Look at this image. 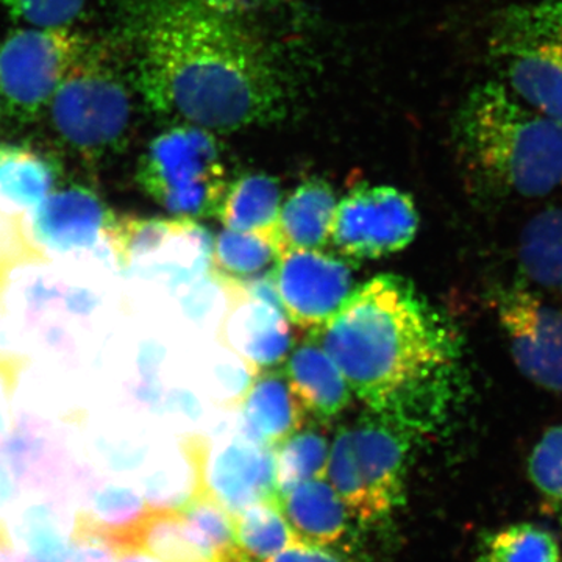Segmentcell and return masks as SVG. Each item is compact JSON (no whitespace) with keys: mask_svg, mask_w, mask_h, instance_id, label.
Returning <instances> with one entry per match:
<instances>
[{"mask_svg":"<svg viewBox=\"0 0 562 562\" xmlns=\"http://www.w3.org/2000/svg\"><path fill=\"white\" fill-rule=\"evenodd\" d=\"M280 201L276 179L265 173H249L227 188L217 216L228 231L260 233L276 238Z\"/></svg>","mask_w":562,"mask_h":562,"instance_id":"603a6c76","label":"cell"},{"mask_svg":"<svg viewBox=\"0 0 562 562\" xmlns=\"http://www.w3.org/2000/svg\"><path fill=\"white\" fill-rule=\"evenodd\" d=\"M76 532V505L49 487H22L5 522L18 562H68Z\"/></svg>","mask_w":562,"mask_h":562,"instance_id":"7c38bea8","label":"cell"},{"mask_svg":"<svg viewBox=\"0 0 562 562\" xmlns=\"http://www.w3.org/2000/svg\"><path fill=\"white\" fill-rule=\"evenodd\" d=\"M239 562H266L299 541L279 502H260L235 516Z\"/></svg>","mask_w":562,"mask_h":562,"instance_id":"484cf974","label":"cell"},{"mask_svg":"<svg viewBox=\"0 0 562 562\" xmlns=\"http://www.w3.org/2000/svg\"><path fill=\"white\" fill-rule=\"evenodd\" d=\"M210 443L188 436L144 471L139 491L151 512L180 513L206 492L205 468Z\"/></svg>","mask_w":562,"mask_h":562,"instance_id":"2e32d148","label":"cell"},{"mask_svg":"<svg viewBox=\"0 0 562 562\" xmlns=\"http://www.w3.org/2000/svg\"><path fill=\"white\" fill-rule=\"evenodd\" d=\"M314 338L372 413L413 435L446 413L460 338L412 281L392 273L368 281Z\"/></svg>","mask_w":562,"mask_h":562,"instance_id":"7a4b0ae2","label":"cell"},{"mask_svg":"<svg viewBox=\"0 0 562 562\" xmlns=\"http://www.w3.org/2000/svg\"><path fill=\"white\" fill-rule=\"evenodd\" d=\"M214 5L220 7L221 10L228 11V13L238 14L244 9H250L255 3H260L261 0H211Z\"/></svg>","mask_w":562,"mask_h":562,"instance_id":"60d3db41","label":"cell"},{"mask_svg":"<svg viewBox=\"0 0 562 562\" xmlns=\"http://www.w3.org/2000/svg\"><path fill=\"white\" fill-rule=\"evenodd\" d=\"M276 238L260 233L224 231L211 251V268L224 284H247L271 276L280 261Z\"/></svg>","mask_w":562,"mask_h":562,"instance_id":"cb8c5ba5","label":"cell"},{"mask_svg":"<svg viewBox=\"0 0 562 562\" xmlns=\"http://www.w3.org/2000/svg\"><path fill=\"white\" fill-rule=\"evenodd\" d=\"M419 228V213L406 192L360 187L336 209L330 239L350 260H376L405 249Z\"/></svg>","mask_w":562,"mask_h":562,"instance_id":"ba28073f","label":"cell"},{"mask_svg":"<svg viewBox=\"0 0 562 562\" xmlns=\"http://www.w3.org/2000/svg\"><path fill=\"white\" fill-rule=\"evenodd\" d=\"M131 546L162 562H224L192 535L181 513L176 512H151Z\"/></svg>","mask_w":562,"mask_h":562,"instance_id":"4316f807","label":"cell"},{"mask_svg":"<svg viewBox=\"0 0 562 562\" xmlns=\"http://www.w3.org/2000/svg\"><path fill=\"white\" fill-rule=\"evenodd\" d=\"M3 116H5V109H3L2 94H0V121H2Z\"/></svg>","mask_w":562,"mask_h":562,"instance_id":"7bdbcfd3","label":"cell"},{"mask_svg":"<svg viewBox=\"0 0 562 562\" xmlns=\"http://www.w3.org/2000/svg\"><path fill=\"white\" fill-rule=\"evenodd\" d=\"M2 294H3V292L0 291V316H2V313H3V308H2V306H3L2 305Z\"/></svg>","mask_w":562,"mask_h":562,"instance_id":"ee69618b","label":"cell"},{"mask_svg":"<svg viewBox=\"0 0 562 562\" xmlns=\"http://www.w3.org/2000/svg\"><path fill=\"white\" fill-rule=\"evenodd\" d=\"M239 406L247 435L269 449H277L306 422L286 375L271 369L254 375L239 397Z\"/></svg>","mask_w":562,"mask_h":562,"instance_id":"d6986e66","label":"cell"},{"mask_svg":"<svg viewBox=\"0 0 562 562\" xmlns=\"http://www.w3.org/2000/svg\"><path fill=\"white\" fill-rule=\"evenodd\" d=\"M190 220L176 221L138 220L114 216L111 213L105 225V238L124 268H131L140 258L160 250L166 243L181 235L191 225Z\"/></svg>","mask_w":562,"mask_h":562,"instance_id":"83f0119b","label":"cell"},{"mask_svg":"<svg viewBox=\"0 0 562 562\" xmlns=\"http://www.w3.org/2000/svg\"><path fill=\"white\" fill-rule=\"evenodd\" d=\"M266 562H349L342 554L325 547L297 541Z\"/></svg>","mask_w":562,"mask_h":562,"instance_id":"74e56055","label":"cell"},{"mask_svg":"<svg viewBox=\"0 0 562 562\" xmlns=\"http://www.w3.org/2000/svg\"><path fill=\"white\" fill-rule=\"evenodd\" d=\"M206 491L233 517L260 502H279L276 449L261 446L247 432L233 436L213 450L205 468Z\"/></svg>","mask_w":562,"mask_h":562,"instance_id":"4fadbf2b","label":"cell"},{"mask_svg":"<svg viewBox=\"0 0 562 562\" xmlns=\"http://www.w3.org/2000/svg\"><path fill=\"white\" fill-rule=\"evenodd\" d=\"M133 90L131 69L116 41L90 38L52 98V128L85 160H102L127 143Z\"/></svg>","mask_w":562,"mask_h":562,"instance_id":"277c9868","label":"cell"},{"mask_svg":"<svg viewBox=\"0 0 562 562\" xmlns=\"http://www.w3.org/2000/svg\"><path fill=\"white\" fill-rule=\"evenodd\" d=\"M24 360L14 355H0V446L13 435L14 422L13 397L20 380Z\"/></svg>","mask_w":562,"mask_h":562,"instance_id":"d590c367","label":"cell"},{"mask_svg":"<svg viewBox=\"0 0 562 562\" xmlns=\"http://www.w3.org/2000/svg\"><path fill=\"white\" fill-rule=\"evenodd\" d=\"M336 198L324 180H308L295 188L281 206L276 241L280 254L288 250H319L331 235Z\"/></svg>","mask_w":562,"mask_h":562,"instance_id":"44dd1931","label":"cell"},{"mask_svg":"<svg viewBox=\"0 0 562 562\" xmlns=\"http://www.w3.org/2000/svg\"><path fill=\"white\" fill-rule=\"evenodd\" d=\"M519 265L525 277L562 295V206L536 214L524 228Z\"/></svg>","mask_w":562,"mask_h":562,"instance_id":"d4e9b609","label":"cell"},{"mask_svg":"<svg viewBox=\"0 0 562 562\" xmlns=\"http://www.w3.org/2000/svg\"><path fill=\"white\" fill-rule=\"evenodd\" d=\"M495 312L514 364L536 386L562 394V313L522 286L501 288Z\"/></svg>","mask_w":562,"mask_h":562,"instance_id":"9c48e42d","label":"cell"},{"mask_svg":"<svg viewBox=\"0 0 562 562\" xmlns=\"http://www.w3.org/2000/svg\"><path fill=\"white\" fill-rule=\"evenodd\" d=\"M502 81L539 113L562 125V40L492 41Z\"/></svg>","mask_w":562,"mask_h":562,"instance_id":"9a60e30c","label":"cell"},{"mask_svg":"<svg viewBox=\"0 0 562 562\" xmlns=\"http://www.w3.org/2000/svg\"><path fill=\"white\" fill-rule=\"evenodd\" d=\"M58 169L38 151L21 146L0 147V210L29 216L55 190Z\"/></svg>","mask_w":562,"mask_h":562,"instance_id":"7402d4cb","label":"cell"},{"mask_svg":"<svg viewBox=\"0 0 562 562\" xmlns=\"http://www.w3.org/2000/svg\"><path fill=\"white\" fill-rule=\"evenodd\" d=\"M46 261V255L32 241L24 217L11 216L0 210V291L5 290L14 269Z\"/></svg>","mask_w":562,"mask_h":562,"instance_id":"e575fe53","label":"cell"},{"mask_svg":"<svg viewBox=\"0 0 562 562\" xmlns=\"http://www.w3.org/2000/svg\"><path fill=\"white\" fill-rule=\"evenodd\" d=\"M279 505L299 541L338 549L349 539L351 514L328 480L299 484Z\"/></svg>","mask_w":562,"mask_h":562,"instance_id":"e0dca14e","label":"cell"},{"mask_svg":"<svg viewBox=\"0 0 562 562\" xmlns=\"http://www.w3.org/2000/svg\"><path fill=\"white\" fill-rule=\"evenodd\" d=\"M91 0H0V9L31 27H74Z\"/></svg>","mask_w":562,"mask_h":562,"instance_id":"836d02e7","label":"cell"},{"mask_svg":"<svg viewBox=\"0 0 562 562\" xmlns=\"http://www.w3.org/2000/svg\"><path fill=\"white\" fill-rule=\"evenodd\" d=\"M231 308L224 322L225 344L249 366L251 373L269 371L288 360L290 321L281 306L272 273L247 284H225Z\"/></svg>","mask_w":562,"mask_h":562,"instance_id":"8fae6325","label":"cell"},{"mask_svg":"<svg viewBox=\"0 0 562 562\" xmlns=\"http://www.w3.org/2000/svg\"><path fill=\"white\" fill-rule=\"evenodd\" d=\"M412 436L372 412L336 435L325 476L355 519L379 522L402 505Z\"/></svg>","mask_w":562,"mask_h":562,"instance_id":"5b68a950","label":"cell"},{"mask_svg":"<svg viewBox=\"0 0 562 562\" xmlns=\"http://www.w3.org/2000/svg\"><path fill=\"white\" fill-rule=\"evenodd\" d=\"M0 562H18L9 541H7L5 532H0Z\"/></svg>","mask_w":562,"mask_h":562,"instance_id":"b9f144b4","label":"cell"},{"mask_svg":"<svg viewBox=\"0 0 562 562\" xmlns=\"http://www.w3.org/2000/svg\"><path fill=\"white\" fill-rule=\"evenodd\" d=\"M454 136L469 172L492 195L535 199L562 187V125L502 80L469 94Z\"/></svg>","mask_w":562,"mask_h":562,"instance_id":"3957f363","label":"cell"},{"mask_svg":"<svg viewBox=\"0 0 562 562\" xmlns=\"http://www.w3.org/2000/svg\"><path fill=\"white\" fill-rule=\"evenodd\" d=\"M330 446L313 430L297 431L276 449L277 494L279 498L299 484L327 475Z\"/></svg>","mask_w":562,"mask_h":562,"instance_id":"f546056e","label":"cell"},{"mask_svg":"<svg viewBox=\"0 0 562 562\" xmlns=\"http://www.w3.org/2000/svg\"><path fill=\"white\" fill-rule=\"evenodd\" d=\"M120 550L105 536L77 528L68 562H117Z\"/></svg>","mask_w":562,"mask_h":562,"instance_id":"8d00e7d4","label":"cell"},{"mask_svg":"<svg viewBox=\"0 0 562 562\" xmlns=\"http://www.w3.org/2000/svg\"><path fill=\"white\" fill-rule=\"evenodd\" d=\"M111 211L95 192L83 187L52 191L25 220L32 241L41 251L69 255L90 250L105 238Z\"/></svg>","mask_w":562,"mask_h":562,"instance_id":"5bb4252c","label":"cell"},{"mask_svg":"<svg viewBox=\"0 0 562 562\" xmlns=\"http://www.w3.org/2000/svg\"><path fill=\"white\" fill-rule=\"evenodd\" d=\"M117 562H162L155 558L154 554L144 552L138 547L124 546L121 547Z\"/></svg>","mask_w":562,"mask_h":562,"instance_id":"ab89813d","label":"cell"},{"mask_svg":"<svg viewBox=\"0 0 562 562\" xmlns=\"http://www.w3.org/2000/svg\"><path fill=\"white\" fill-rule=\"evenodd\" d=\"M288 321L305 331L324 328L355 291L350 266L319 250H288L272 272Z\"/></svg>","mask_w":562,"mask_h":562,"instance_id":"30bf717a","label":"cell"},{"mask_svg":"<svg viewBox=\"0 0 562 562\" xmlns=\"http://www.w3.org/2000/svg\"><path fill=\"white\" fill-rule=\"evenodd\" d=\"M150 513L139 487L92 475L77 509V528L105 536L120 547L131 546Z\"/></svg>","mask_w":562,"mask_h":562,"instance_id":"ffe728a7","label":"cell"},{"mask_svg":"<svg viewBox=\"0 0 562 562\" xmlns=\"http://www.w3.org/2000/svg\"><path fill=\"white\" fill-rule=\"evenodd\" d=\"M136 179L168 213L190 221L220 214L228 188L220 143L213 132L191 124H179L151 140Z\"/></svg>","mask_w":562,"mask_h":562,"instance_id":"8992f818","label":"cell"},{"mask_svg":"<svg viewBox=\"0 0 562 562\" xmlns=\"http://www.w3.org/2000/svg\"><path fill=\"white\" fill-rule=\"evenodd\" d=\"M562 40V0H522L501 14L492 41Z\"/></svg>","mask_w":562,"mask_h":562,"instance_id":"1f68e13d","label":"cell"},{"mask_svg":"<svg viewBox=\"0 0 562 562\" xmlns=\"http://www.w3.org/2000/svg\"><path fill=\"white\" fill-rule=\"evenodd\" d=\"M88 41L76 27L31 25L0 41V94L7 116L33 122L46 114Z\"/></svg>","mask_w":562,"mask_h":562,"instance_id":"52a82bcc","label":"cell"},{"mask_svg":"<svg viewBox=\"0 0 562 562\" xmlns=\"http://www.w3.org/2000/svg\"><path fill=\"white\" fill-rule=\"evenodd\" d=\"M114 41L144 103L180 124L236 132L286 111L272 52L211 0H122Z\"/></svg>","mask_w":562,"mask_h":562,"instance_id":"6da1fadb","label":"cell"},{"mask_svg":"<svg viewBox=\"0 0 562 562\" xmlns=\"http://www.w3.org/2000/svg\"><path fill=\"white\" fill-rule=\"evenodd\" d=\"M21 494V482L13 465L0 452V532H5L7 517Z\"/></svg>","mask_w":562,"mask_h":562,"instance_id":"f35d334b","label":"cell"},{"mask_svg":"<svg viewBox=\"0 0 562 562\" xmlns=\"http://www.w3.org/2000/svg\"><path fill=\"white\" fill-rule=\"evenodd\" d=\"M528 476L543 502L562 509V424L549 428L532 447Z\"/></svg>","mask_w":562,"mask_h":562,"instance_id":"d6a6232c","label":"cell"},{"mask_svg":"<svg viewBox=\"0 0 562 562\" xmlns=\"http://www.w3.org/2000/svg\"><path fill=\"white\" fill-rule=\"evenodd\" d=\"M479 562H562L560 542L535 524H513L484 538Z\"/></svg>","mask_w":562,"mask_h":562,"instance_id":"f1b7e54d","label":"cell"},{"mask_svg":"<svg viewBox=\"0 0 562 562\" xmlns=\"http://www.w3.org/2000/svg\"><path fill=\"white\" fill-rule=\"evenodd\" d=\"M288 383L306 419L327 422L350 403V387L321 344L306 342L288 360Z\"/></svg>","mask_w":562,"mask_h":562,"instance_id":"ac0fdd59","label":"cell"},{"mask_svg":"<svg viewBox=\"0 0 562 562\" xmlns=\"http://www.w3.org/2000/svg\"><path fill=\"white\" fill-rule=\"evenodd\" d=\"M184 522L195 538L224 562H239L235 517L209 491L199 495L183 512Z\"/></svg>","mask_w":562,"mask_h":562,"instance_id":"4dcf8cb0","label":"cell"}]
</instances>
